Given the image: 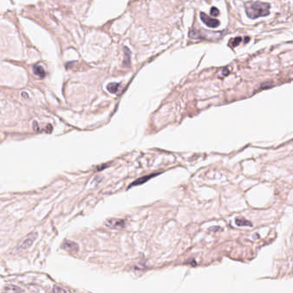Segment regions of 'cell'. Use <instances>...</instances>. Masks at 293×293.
<instances>
[{
    "mask_svg": "<svg viewBox=\"0 0 293 293\" xmlns=\"http://www.w3.org/2000/svg\"><path fill=\"white\" fill-rule=\"evenodd\" d=\"M271 5L268 3L256 1L246 7V13L247 16L251 19H255L261 16H268L270 13Z\"/></svg>",
    "mask_w": 293,
    "mask_h": 293,
    "instance_id": "1",
    "label": "cell"
},
{
    "mask_svg": "<svg viewBox=\"0 0 293 293\" xmlns=\"http://www.w3.org/2000/svg\"><path fill=\"white\" fill-rule=\"evenodd\" d=\"M38 236V233L37 232H32L29 235H28L17 246L16 248V251H23L25 249L29 248L34 242H35L36 238Z\"/></svg>",
    "mask_w": 293,
    "mask_h": 293,
    "instance_id": "2",
    "label": "cell"
},
{
    "mask_svg": "<svg viewBox=\"0 0 293 293\" xmlns=\"http://www.w3.org/2000/svg\"><path fill=\"white\" fill-rule=\"evenodd\" d=\"M105 225L110 229L119 230L125 227V220L120 218H109L105 221Z\"/></svg>",
    "mask_w": 293,
    "mask_h": 293,
    "instance_id": "3",
    "label": "cell"
},
{
    "mask_svg": "<svg viewBox=\"0 0 293 293\" xmlns=\"http://www.w3.org/2000/svg\"><path fill=\"white\" fill-rule=\"evenodd\" d=\"M200 19L202 20V22L209 28H217L220 24L219 21L215 19V18H211L210 16H208L206 14H205L204 12H200Z\"/></svg>",
    "mask_w": 293,
    "mask_h": 293,
    "instance_id": "4",
    "label": "cell"
},
{
    "mask_svg": "<svg viewBox=\"0 0 293 293\" xmlns=\"http://www.w3.org/2000/svg\"><path fill=\"white\" fill-rule=\"evenodd\" d=\"M62 248L69 253H78V249H79L78 243H76L72 241H65L62 244Z\"/></svg>",
    "mask_w": 293,
    "mask_h": 293,
    "instance_id": "5",
    "label": "cell"
},
{
    "mask_svg": "<svg viewBox=\"0 0 293 293\" xmlns=\"http://www.w3.org/2000/svg\"><path fill=\"white\" fill-rule=\"evenodd\" d=\"M158 174H151V175H149V176H142L140 178H138V180L134 181L130 186H129V188H132V187H134V186H138V185H141V184H144L147 181H149L150 179L153 178L154 176H157Z\"/></svg>",
    "mask_w": 293,
    "mask_h": 293,
    "instance_id": "6",
    "label": "cell"
},
{
    "mask_svg": "<svg viewBox=\"0 0 293 293\" xmlns=\"http://www.w3.org/2000/svg\"><path fill=\"white\" fill-rule=\"evenodd\" d=\"M33 69H34V73L36 76H38V77L41 78H45L46 72H45V71H44V69H43V67H42L41 65H34Z\"/></svg>",
    "mask_w": 293,
    "mask_h": 293,
    "instance_id": "7",
    "label": "cell"
},
{
    "mask_svg": "<svg viewBox=\"0 0 293 293\" xmlns=\"http://www.w3.org/2000/svg\"><path fill=\"white\" fill-rule=\"evenodd\" d=\"M235 222H236V224L238 225V226H248V227H251L253 225L249 221H248L247 219L242 218V217H236Z\"/></svg>",
    "mask_w": 293,
    "mask_h": 293,
    "instance_id": "8",
    "label": "cell"
},
{
    "mask_svg": "<svg viewBox=\"0 0 293 293\" xmlns=\"http://www.w3.org/2000/svg\"><path fill=\"white\" fill-rule=\"evenodd\" d=\"M119 86H120V84H118V83H111V84H109L107 86V90H108L110 93L115 94V93L118 92Z\"/></svg>",
    "mask_w": 293,
    "mask_h": 293,
    "instance_id": "9",
    "label": "cell"
},
{
    "mask_svg": "<svg viewBox=\"0 0 293 293\" xmlns=\"http://www.w3.org/2000/svg\"><path fill=\"white\" fill-rule=\"evenodd\" d=\"M124 52H125V59L123 61V63H124L123 65L125 66H129L130 63H131V53H130V50L127 47H125Z\"/></svg>",
    "mask_w": 293,
    "mask_h": 293,
    "instance_id": "10",
    "label": "cell"
},
{
    "mask_svg": "<svg viewBox=\"0 0 293 293\" xmlns=\"http://www.w3.org/2000/svg\"><path fill=\"white\" fill-rule=\"evenodd\" d=\"M241 41H242V38H241V37H236V38H234V39L230 40V41H229V46L231 47H236Z\"/></svg>",
    "mask_w": 293,
    "mask_h": 293,
    "instance_id": "11",
    "label": "cell"
},
{
    "mask_svg": "<svg viewBox=\"0 0 293 293\" xmlns=\"http://www.w3.org/2000/svg\"><path fill=\"white\" fill-rule=\"evenodd\" d=\"M53 292H68V290L61 288L59 286H54L53 289Z\"/></svg>",
    "mask_w": 293,
    "mask_h": 293,
    "instance_id": "12",
    "label": "cell"
},
{
    "mask_svg": "<svg viewBox=\"0 0 293 293\" xmlns=\"http://www.w3.org/2000/svg\"><path fill=\"white\" fill-rule=\"evenodd\" d=\"M211 15L213 16H217L219 15V10L216 7H212L211 9Z\"/></svg>",
    "mask_w": 293,
    "mask_h": 293,
    "instance_id": "13",
    "label": "cell"
}]
</instances>
